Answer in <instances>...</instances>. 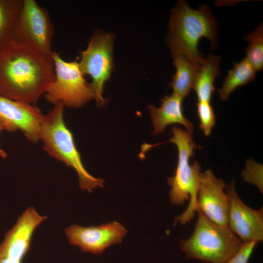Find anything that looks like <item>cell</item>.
I'll return each mask as SVG.
<instances>
[{
	"instance_id": "6da1fadb",
	"label": "cell",
	"mask_w": 263,
	"mask_h": 263,
	"mask_svg": "<svg viewBox=\"0 0 263 263\" xmlns=\"http://www.w3.org/2000/svg\"><path fill=\"white\" fill-rule=\"evenodd\" d=\"M52 54L13 40L0 49V95L35 105L55 79Z\"/></svg>"
},
{
	"instance_id": "ba28073f",
	"label": "cell",
	"mask_w": 263,
	"mask_h": 263,
	"mask_svg": "<svg viewBox=\"0 0 263 263\" xmlns=\"http://www.w3.org/2000/svg\"><path fill=\"white\" fill-rule=\"evenodd\" d=\"M54 29L47 10L35 0H23L14 29V40L52 54Z\"/></svg>"
},
{
	"instance_id": "ffe728a7",
	"label": "cell",
	"mask_w": 263,
	"mask_h": 263,
	"mask_svg": "<svg viewBox=\"0 0 263 263\" xmlns=\"http://www.w3.org/2000/svg\"><path fill=\"white\" fill-rule=\"evenodd\" d=\"M197 112L200 120V128L205 135L208 136L215 124V115L210 102L198 101Z\"/></svg>"
},
{
	"instance_id": "7402d4cb",
	"label": "cell",
	"mask_w": 263,
	"mask_h": 263,
	"mask_svg": "<svg viewBox=\"0 0 263 263\" xmlns=\"http://www.w3.org/2000/svg\"><path fill=\"white\" fill-rule=\"evenodd\" d=\"M262 175V167L250 165L243 171L242 174L245 181L255 185L262 193H263Z\"/></svg>"
},
{
	"instance_id": "5b68a950",
	"label": "cell",
	"mask_w": 263,
	"mask_h": 263,
	"mask_svg": "<svg viewBox=\"0 0 263 263\" xmlns=\"http://www.w3.org/2000/svg\"><path fill=\"white\" fill-rule=\"evenodd\" d=\"M191 236L180 242V248L190 259L207 263H225L243 243L228 228L207 218L199 210Z\"/></svg>"
},
{
	"instance_id": "5bb4252c",
	"label": "cell",
	"mask_w": 263,
	"mask_h": 263,
	"mask_svg": "<svg viewBox=\"0 0 263 263\" xmlns=\"http://www.w3.org/2000/svg\"><path fill=\"white\" fill-rule=\"evenodd\" d=\"M184 98L173 93L165 95L161 99V106L155 107L149 105V113L151 117L153 130L152 135L158 134L165 131L166 127L173 124L184 126L186 131L192 134L194 130L192 123L183 114L182 102Z\"/></svg>"
},
{
	"instance_id": "277c9868",
	"label": "cell",
	"mask_w": 263,
	"mask_h": 263,
	"mask_svg": "<svg viewBox=\"0 0 263 263\" xmlns=\"http://www.w3.org/2000/svg\"><path fill=\"white\" fill-rule=\"evenodd\" d=\"M64 108L62 104H58L44 114L40 127V140L42 142L43 149L50 156L75 170L80 189L91 192L97 187H103L104 180L94 177L85 168L73 135L65 123Z\"/></svg>"
},
{
	"instance_id": "cb8c5ba5",
	"label": "cell",
	"mask_w": 263,
	"mask_h": 263,
	"mask_svg": "<svg viewBox=\"0 0 263 263\" xmlns=\"http://www.w3.org/2000/svg\"><path fill=\"white\" fill-rule=\"evenodd\" d=\"M3 130V128L0 125V132ZM6 157H7L6 152L0 147V157H1L2 158H5Z\"/></svg>"
},
{
	"instance_id": "9a60e30c",
	"label": "cell",
	"mask_w": 263,
	"mask_h": 263,
	"mask_svg": "<svg viewBox=\"0 0 263 263\" xmlns=\"http://www.w3.org/2000/svg\"><path fill=\"white\" fill-rule=\"evenodd\" d=\"M176 73L169 85L173 93L184 98L192 89L200 62L195 61L183 54H172Z\"/></svg>"
},
{
	"instance_id": "9c48e42d",
	"label": "cell",
	"mask_w": 263,
	"mask_h": 263,
	"mask_svg": "<svg viewBox=\"0 0 263 263\" xmlns=\"http://www.w3.org/2000/svg\"><path fill=\"white\" fill-rule=\"evenodd\" d=\"M228 199V227L243 243L263 240V209L246 206L239 196L232 181L226 186Z\"/></svg>"
},
{
	"instance_id": "d6986e66",
	"label": "cell",
	"mask_w": 263,
	"mask_h": 263,
	"mask_svg": "<svg viewBox=\"0 0 263 263\" xmlns=\"http://www.w3.org/2000/svg\"><path fill=\"white\" fill-rule=\"evenodd\" d=\"M249 44L245 50V58L257 71L263 68V25H259L245 37Z\"/></svg>"
},
{
	"instance_id": "8fae6325",
	"label": "cell",
	"mask_w": 263,
	"mask_h": 263,
	"mask_svg": "<svg viewBox=\"0 0 263 263\" xmlns=\"http://www.w3.org/2000/svg\"><path fill=\"white\" fill-rule=\"evenodd\" d=\"M65 232L71 244L83 251L101 254L112 245L120 243L128 230L121 223L113 221L88 227L73 225Z\"/></svg>"
},
{
	"instance_id": "2e32d148",
	"label": "cell",
	"mask_w": 263,
	"mask_h": 263,
	"mask_svg": "<svg viewBox=\"0 0 263 263\" xmlns=\"http://www.w3.org/2000/svg\"><path fill=\"white\" fill-rule=\"evenodd\" d=\"M219 56L208 54L201 60L192 89L195 91L198 101L210 102L215 88V79L220 74Z\"/></svg>"
},
{
	"instance_id": "7a4b0ae2",
	"label": "cell",
	"mask_w": 263,
	"mask_h": 263,
	"mask_svg": "<svg viewBox=\"0 0 263 263\" xmlns=\"http://www.w3.org/2000/svg\"><path fill=\"white\" fill-rule=\"evenodd\" d=\"M217 34L216 21L207 6L193 9L185 1L179 0L171 10L167 41L171 55L183 54L200 62L204 57L198 48L200 39L207 38L214 47Z\"/></svg>"
},
{
	"instance_id": "52a82bcc",
	"label": "cell",
	"mask_w": 263,
	"mask_h": 263,
	"mask_svg": "<svg viewBox=\"0 0 263 263\" xmlns=\"http://www.w3.org/2000/svg\"><path fill=\"white\" fill-rule=\"evenodd\" d=\"M114 36L102 31L93 35L86 49L81 52L79 65L82 74L89 75L90 83L97 106L102 108L107 103L102 96L104 85L111 77L113 68Z\"/></svg>"
},
{
	"instance_id": "ac0fdd59",
	"label": "cell",
	"mask_w": 263,
	"mask_h": 263,
	"mask_svg": "<svg viewBox=\"0 0 263 263\" xmlns=\"http://www.w3.org/2000/svg\"><path fill=\"white\" fill-rule=\"evenodd\" d=\"M23 0H0V49L14 40L15 22Z\"/></svg>"
},
{
	"instance_id": "3957f363",
	"label": "cell",
	"mask_w": 263,
	"mask_h": 263,
	"mask_svg": "<svg viewBox=\"0 0 263 263\" xmlns=\"http://www.w3.org/2000/svg\"><path fill=\"white\" fill-rule=\"evenodd\" d=\"M173 136L164 143H172L178 149V162L174 175L167 179L171 187L169 200L172 205H181L189 200L186 210L175 219V222L184 225L190 222L198 210L197 194L199 188L201 166L194 161L192 165L189 159L194 155L198 148L192 134L180 127L173 126L171 130Z\"/></svg>"
},
{
	"instance_id": "603a6c76",
	"label": "cell",
	"mask_w": 263,
	"mask_h": 263,
	"mask_svg": "<svg viewBox=\"0 0 263 263\" xmlns=\"http://www.w3.org/2000/svg\"><path fill=\"white\" fill-rule=\"evenodd\" d=\"M0 263H22V262L14 260L7 258H0Z\"/></svg>"
},
{
	"instance_id": "7c38bea8",
	"label": "cell",
	"mask_w": 263,
	"mask_h": 263,
	"mask_svg": "<svg viewBox=\"0 0 263 263\" xmlns=\"http://www.w3.org/2000/svg\"><path fill=\"white\" fill-rule=\"evenodd\" d=\"M224 181L217 178L211 170L200 172L197 207L207 218L223 227H228V199Z\"/></svg>"
},
{
	"instance_id": "e0dca14e",
	"label": "cell",
	"mask_w": 263,
	"mask_h": 263,
	"mask_svg": "<svg viewBox=\"0 0 263 263\" xmlns=\"http://www.w3.org/2000/svg\"><path fill=\"white\" fill-rule=\"evenodd\" d=\"M256 72L245 57L235 63L233 68L228 71L222 87L218 90L219 98L226 101L236 88L254 80Z\"/></svg>"
},
{
	"instance_id": "4fadbf2b",
	"label": "cell",
	"mask_w": 263,
	"mask_h": 263,
	"mask_svg": "<svg viewBox=\"0 0 263 263\" xmlns=\"http://www.w3.org/2000/svg\"><path fill=\"white\" fill-rule=\"evenodd\" d=\"M47 218L40 215L33 207H28L5 234L0 245V258L22 262L30 248L35 230Z\"/></svg>"
},
{
	"instance_id": "44dd1931",
	"label": "cell",
	"mask_w": 263,
	"mask_h": 263,
	"mask_svg": "<svg viewBox=\"0 0 263 263\" xmlns=\"http://www.w3.org/2000/svg\"><path fill=\"white\" fill-rule=\"evenodd\" d=\"M258 243H243L240 249L225 263H248Z\"/></svg>"
},
{
	"instance_id": "30bf717a",
	"label": "cell",
	"mask_w": 263,
	"mask_h": 263,
	"mask_svg": "<svg viewBox=\"0 0 263 263\" xmlns=\"http://www.w3.org/2000/svg\"><path fill=\"white\" fill-rule=\"evenodd\" d=\"M44 116L35 105L0 95V125L3 130L8 132L20 131L29 141L36 143L40 140Z\"/></svg>"
},
{
	"instance_id": "8992f818",
	"label": "cell",
	"mask_w": 263,
	"mask_h": 263,
	"mask_svg": "<svg viewBox=\"0 0 263 263\" xmlns=\"http://www.w3.org/2000/svg\"><path fill=\"white\" fill-rule=\"evenodd\" d=\"M55 77L44 97L47 101L56 105L79 108L94 98L91 86L86 80L76 60L66 61L60 55L53 51Z\"/></svg>"
}]
</instances>
